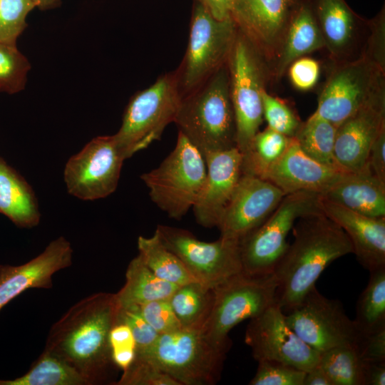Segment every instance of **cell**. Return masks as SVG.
Here are the masks:
<instances>
[{
  "label": "cell",
  "mask_w": 385,
  "mask_h": 385,
  "mask_svg": "<svg viewBox=\"0 0 385 385\" xmlns=\"http://www.w3.org/2000/svg\"><path fill=\"white\" fill-rule=\"evenodd\" d=\"M385 128V93L360 108L337 127L334 155L339 168L355 172L366 165L371 148Z\"/></svg>",
  "instance_id": "obj_18"
},
{
  "label": "cell",
  "mask_w": 385,
  "mask_h": 385,
  "mask_svg": "<svg viewBox=\"0 0 385 385\" xmlns=\"http://www.w3.org/2000/svg\"><path fill=\"white\" fill-rule=\"evenodd\" d=\"M183 328L200 329L206 322L213 302V288L197 282L179 286L169 299Z\"/></svg>",
  "instance_id": "obj_28"
},
{
  "label": "cell",
  "mask_w": 385,
  "mask_h": 385,
  "mask_svg": "<svg viewBox=\"0 0 385 385\" xmlns=\"http://www.w3.org/2000/svg\"><path fill=\"white\" fill-rule=\"evenodd\" d=\"M125 160L113 135L93 138L65 165L68 192L83 200L106 197L118 187Z\"/></svg>",
  "instance_id": "obj_14"
},
{
  "label": "cell",
  "mask_w": 385,
  "mask_h": 385,
  "mask_svg": "<svg viewBox=\"0 0 385 385\" xmlns=\"http://www.w3.org/2000/svg\"><path fill=\"white\" fill-rule=\"evenodd\" d=\"M245 343L257 361H278L304 371L317 365L320 356L288 325L284 313L276 302L250 319Z\"/></svg>",
  "instance_id": "obj_15"
},
{
  "label": "cell",
  "mask_w": 385,
  "mask_h": 385,
  "mask_svg": "<svg viewBox=\"0 0 385 385\" xmlns=\"http://www.w3.org/2000/svg\"><path fill=\"white\" fill-rule=\"evenodd\" d=\"M284 317L292 330L319 354L340 346L356 348L361 337L342 304L322 294L316 286Z\"/></svg>",
  "instance_id": "obj_13"
},
{
  "label": "cell",
  "mask_w": 385,
  "mask_h": 385,
  "mask_svg": "<svg viewBox=\"0 0 385 385\" xmlns=\"http://www.w3.org/2000/svg\"><path fill=\"white\" fill-rule=\"evenodd\" d=\"M318 365L333 385H365L364 361L354 346H340L321 353Z\"/></svg>",
  "instance_id": "obj_34"
},
{
  "label": "cell",
  "mask_w": 385,
  "mask_h": 385,
  "mask_svg": "<svg viewBox=\"0 0 385 385\" xmlns=\"http://www.w3.org/2000/svg\"><path fill=\"white\" fill-rule=\"evenodd\" d=\"M365 385L385 384V361H364Z\"/></svg>",
  "instance_id": "obj_47"
},
{
  "label": "cell",
  "mask_w": 385,
  "mask_h": 385,
  "mask_svg": "<svg viewBox=\"0 0 385 385\" xmlns=\"http://www.w3.org/2000/svg\"><path fill=\"white\" fill-rule=\"evenodd\" d=\"M226 353L200 329L182 328L160 334L135 359L153 364L180 385H212L220 379Z\"/></svg>",
  "instance_id": "obj_4"
},
{
  "label": "cell",
  "mask_w": 385,
  "mask_h": 385,
  "mask_svg": "<svg viewBox=\"0 0 385 385\" xmlns=\"http://www.w3.org/2000/svg\"><path fill=\"white\" fill-rule=\"evenodd\" d=\"M207 167L201 192L192 207L197 222L217 227L222 212L242 174V154L237 147L203 155Z\"/></svg>",
  "instance_id": "obj_19"
},
{
  "label": "cell",
  "mask_w": 385,
  "mask_h": 385,
  "mask_svg": "<svg viewBox=\"0 0 385 385\" xmlns=\"http://www.w3.org/2000/svg\"><path fill=\"white\" fill-rule=\"evenodd\" d=\"M369 273L368 284L358 299L354 319L362 334L385 327V267Z\"/></svg>",
  "instance_id": "obj_32"
},
{
  "label": "cell",
  "mask_w": 385,
  "mask_h": 385,
  "mask_svg": "<svg viewBox=\"0 0 385 385\" xmlns=\"http://www.w3.org/2000/svg\"><path fill=\"white\" fill-rule=\"evenodd\" d=\"M34 7L31 0H0V41L16 44Z\"/></svg>",
  "instance_id": "obj_36"
},
{
  "label": "cell",
  "mask_w": 385,
  "mask_h": 385,
  "mask_svg": "<svg viewBox=\"0 0 385 385\" xmlns=\"http://www.w3.org/2000/svg\"><path fill=\"white\" fill-rule=\"evenodd\" d=\"M237 31L231 17L217 19L201 0L195 1L186 52L176 71L182 97L227 62Z\"/></svg>",
  "instance_id": "obj_9"
},
{
  "label": "cell",
  "mask_w": 385,
  "mask_h": 385,
  "mask_svg": "<svg viewBox=\"0 0 385 385\" xmlns=\"http://www.w3.org/2000/svg\"><path fill=\"white\" fill-rule=\"evenodd\" d=\"M292 230L293 241L273 272L277 283L275 302L284 313L303 300L332 262L353 253L344 231L323 212L299 217Z\"/></svg>",
  "instance_id": "obj_2"
},
{
  "label": "cell",
  "mask_w": 385,
  "mask_h": 385,
  "mask_svg": "<svg viewBox=\"0 0 385 385\" xmlns=\"http://www.w3.org/2000/svg\"><path fill=\"white\" fill-rule=\"evenodd\" d=\"M73 249L65 237L52 240L38 256L19 266L0 265V311L30 288H50L52 276L72 263Z\"/></svg>",
  "instance_id": "obj_20"
},
{
  "label": "cell",
  "mask_w": 385,
  "mask_h": 385,
  "mask_svg": "<svg viewBox=\"0 0 385 385\" xmlns=\"http://www.w3.org/2000/svg\"><path fill=\"white\" fill-rule=\"evenodd\" d=\"M155 232L204 286L212 289L242 272L238 240L220 237L214 242H204L188 230L163 225H158Z\"/></svg>",
  "instance_id": "obj_11"
},
{
  "label": "cell",
  "mask_w": 385,
  "mask_h": 385,
  "mask_svg": "<svg viewBox=\"0 0 385 385\" xmlns=\"http://www.w3.org/2000/svg\"><path fill=\"white\" fill-rule=\"evenodd\" d=\"M206 173L202 154L178 132L174 149L158 167L140 178L151 200L170 218L180 220L195 204Z\"/></svg>",
  "instance_id": "obj_6"
},
{
  "label": "cell",
  "mask_w": 385,
  "mask_h": 385,
  "mask_svg": "<svg viewBox=\"0 0 385 385\" xmlns=\"http://www.w3.org/2000/svg\"><path fill=\"white\" fill-rule=\"evenodd\" d=\"M320 197L371 217H385V183L366 165L343 173Z\"/></svg>",
  "instance_id": "obj_23"
},
{
  "label": "cell",
  "mask_w": 385,
  "mask_h": 385,
  "mask_svg": "<svg viewBox=\"0 0 385 385\" xmlns=\"http://www.w3.org/2000/svg\"><path fill=\"white\" fill-rule=\"evenodd\" d=\"M317 212H322L319 194L302 191L285 195L271 215L240 240L242 272L255 275L273 273L297 220Z\"/></svg>",
  "instance_id": "obj_8"
},
{
  "label": "cell",
  "mask_w": 385,
  "mask_h": 385,
  "mask_svg": "<svg viewBox=\"0 0 385 385\" xmlns=\"http://www.w3.org/2000/svg\"><path fill=\"white\" fill-rule=\"evenodd\" d=\"M384 71L365 55L337 66L320 92L314 113L338 127L385 93Z\"/></svg>",
  "instance_id": "obj_12"
},
{
  "label": "cell",
  "mask_w": 385,
  "mask_h": 385,
  "mask_svg": "<svg viewBox=\"0 0 385 385\" xmlns=\"http://www.w3.org/2000/svg\"><path fill=\"white\" fill-rule=\"evenodd\" d=\"M135 306L142 317L159 334H168L182 329L169 299H159Z\"/></svg>",
  "instance_id": "obj_40"
},
{
  "label": "cell",
  "mask_w": 385,
  "mask_h": 385,
  "mask_svg": "<svg viewBox=\"0 0 385 385\" xmlns=\"http://www.w3.org/2000/svg\"><path fill=\"white\" fill-rule=\"evenodd\" d=\"M356 349L364 361L384 362L385 327L371 333H361Z\"/></svg>",
  "instance_id": "obj_44"
},
{
  "label": "cell",
  "mask_w": 385,
  "mask_h": 385,
  "mask_svg": "<svg viewBox=\"0 0 385 385\" xmlns=\"http://www.w3.org/2000/svg\"><path fill=\"white\" fill-rule=\"evenodd\" d=\"M109 344L113 363L123 372L126 371L136 357V342L130 328L117 320L109 334Z\"/></svg>",
  "instance_id": "obj_39"
},
{
  "label": "cell",
  "mask_w": 385,
  "mask_h": 385,
  "mask_svg": "<svg viewBox=\"0 0 385 385\" xmlns=\"http://www.w3.org/2000/svg\"><path fill=\"white\" fill-rule=\"evenodd\" d=\"M227 66L236 125V147L244 153L263 121L262 93L265 73L262 56L238 29Z\"/></svg>",
  "instance_id": "obj_10"
},
{
  "label": "cell",
  "mask_w": 385,
  "mask_h": 385,
  "mask_svg": "<svg viewBox=\"0 0 385 385\" xmlns=\"http://www.w3.org/2000/svg\"><path fill=\"white\" fill-rule=\"evenodd\" d=\"M366 165L378 179L385 183V128L382 129L374 142Z\"/></svg>",
  "instance_id": "obj_46"
},
{
  "label": "cell",
  "mask_w": 385,
  "mask_h": 385,
  "mask_svg": "<svg viewBox=\"0 0 385 385\" xmlns=\"http://www.w3.org/2000/svg\"><path fill=\"white\" fill-rule=\"evenodd\" d=\"M372 38L370 47L365 56L384 70V9L374 20Z\"/></svg>",
  "instance_id": "obj_45"
},
{
  "label": "cell",
  "mask_w": 385,
  "mask_h": 385,
  "mask_svg": "<svg viewBox=\"0 0 385 385\" xmlns=\"http://www.w3.org/2000/svg\"><path fill=\"white\" fill-rule=\"evenodd\" d=\"M322 34L324 47L334 58L351 50L358 30L359 18L344 0H308Z\"/></svg>",
  "instance_id": "obj_24"
},
{
  "label": "cell",
  "mask_w": 385,
  "mask_h": 385,
  "mask_svg": "<svg viewBox=\"0 0 385 385\" xmlns=\"http://www.w3.org/2000/svg\"><path fill=\"white\" fill-rule=\"evenodd\" d=\"M277 286L274 273L255 275L241 272L228 278L213 288L212 308L201 332L213 344L227 352L231 329L273 304Z\"/></svg>",
  "instance_id": "obj_5"
},
{
  "label": "cell",
  "mask_w": 385,
  "mask_h": 385,
  "mask_svg": "<svg viewBox=\"0 0 385 385\" xmlns=\"http://www.w3.org/2000/svg\"><path fill=\"white\" fill-rule=\"evenodd\" d=\"M118 310L115 294L83 298L52 326L44 350L75 368L90 384L101 382L113 364L109 334Z\"/></svg>",
  "instance_id": "obj_1"
},
{
  "label": "cell",
  "mask_w": 385,
  "mask_h": 385,
  "mask_svg": "<svg viewBox=\"0 0 385 385\" xmlns=\"http://www.w3.org/2000/svg\"><path fill=\"white\" fill-rule=\"evenodd\" d=\"M31 65L16 44L0 41V91L15 94L26 86Z\"/></svg>",
  "instance_id": "obj_35"
},
{
  "label": "cell",
  "mask_w": 385,
  "mask_h": 385,
  "mask_svg": "<svg viewBox=\"0 0 385 385\" xmlns=\"http://www.w3.org/2000/svg\"><path fill=\"white\" fill-rule=\"evenodd\" d=\"M298 0H235L230 17L262 57L277 55Z\"/></svg>",
  "instance_id": "obj_17"
},
{
  "label": "cell",
  "mask_w": 385,
  "mask_h": 385,
  "mask_svg": "<svg viewBox=\"0 0 385 385\" xmlns=\"http://www.w3.org/2000/svg\"><path fill=\"white\" fill-rule=\"evenodd\" d=\"M323 47L324 42L309 1L298 0L277 53V76L296 59Z\"/></svg>",
  "instance_id": "obj_25"
},
{
  "label": "cell",
  "mask_w": 385,
  "mask_h": 385,
  "mask_svg": "<svg viewBox=\"0 0 385 385\" xmlns=\"http://www.w3.org/2000/svg\"><path fill=\"white\" fill-rule=\"evenodd\" d=\"M343 173L308 156L292 138L281 158L263 175L285 195L325 191Z\"/></svg>",
  "instance_id": "obj_21"
},
{
  "label": "cell",
  "mask_w": 385,
  "mask_h": 385,
  "mask_svg": "<svg viewBox=\"0 0 385 385\" xmlns=\"http://www.w3.org/2000/svg\"><path fill=\"white\" fill-rule=\"evenodd\" d=\"M320 198L323 213L344 231L359 264L369 272L385 267V217L365 216Z\"/></svg>",
  "instance_id": "obj_22"
},
{
  "label": "cell",
  "mask_w": 385,
  "mask_h": 385,
  "mask_svg": "<svg viewBox=\"0 0 385 385\" xmlns=\"http://www.w3.org/2000/svg\"><path fill=\"white\" fill-rule=\"evenodd\" d=\"M212 15L217 19L222 20L230 17L235 0H201Z\"/></svg>",
  "instance_id": "obj_48"
},
{
  "label": "cell",
  "mask_w": 385,
  "mask_h": 385,
  "mask_svg": "<svg viewBox=\"0 0 385 385\" xmlns=\"http://www.w3.org/2000/svg\"><path fill=\"white\" fill-rule=\"evenodd\" d=\"M174 123L202 155L236 147L227 62L182 97Z\"/></svg>",
  "instance_id": "obj_3"
},
{
  "label": "cell",
  "mask_w": 385,
  "mask_h": 385,
  "mask_svg": "<svg viewBox=\"0 0 385 385\" xmlns=\"http://www.w3.org/2000/svg\"><path fill=\"white\" fill-rule=\"evenodd\" d=\"M303 385H333L332 381L317 364L306 371Z\"/></svg>",
  "instance_id": "obj_49"
},
{
  "label": "cell",
  "mask_w": 385,
  "mask_h": 385,
  "mask_svg": "<svg viewBox=\"0 0 385 385\" xmlns=\"http://www.w3.org/2000/svg\"><path fill=\"white\" fill-rule=\"evenodd\" d=\"M138 249L145 264L161 279L178 286L196 282L181 260L164 245L155 232L150 237L139 236Z\"/></svg>",
  "instance_id": "obj_30"
},
{
  "label": "cell",
  "mask_w": 385,
  "mask_h": 385,
  "mask_svg": "<svg viewBox=\"0 0 385 385\" xmlns=\"http://www.w3.org/2000/svg\"><path fill=\"white\" fill-rule=\"evenodd\" d=\"M284 195L271 182L242 173L220 219V237L240 240L271 215Z\"/></svg>",
  "instance_id": "obj_16"
},
{
  "label": "cell",
  "mask_w": 385,
  "mask_h": 385,
  "mask_svg": "<svg viewBox=\"0 0 385 385\" xmlns=\"http://www.w3.org/2000/svg\"><path fill=\"white\" fill-rule=\"evenodd\" d=\"M0 385H90V383L67 362L44 350L27 373L14 379H0Z\"/></svg>",
  "instance_id": "obj_29"
},
{
  "label": "cell",
  "mask_w": 385,
  "mask_h": 385,
  "mask_svg": "<svg viewBox=\"0 0 385 385\" xmlns=\"http://www.w3.org/2000/svg\"><path fill=\"white\" fill-rule=\"evenodd\" d=\"M0 213L21 228H32L38 225L41 218L33 188L1 157Z\"/></svg>",
  "instance_id": "obj_26"
},
{
  "label": "cell",
  "mask_w": 385,
  "mask_h": 385,
  "mask_svg": "<svg viewBox=\"0 0 385 385\" xmlns=\"http://www.w3.org/2000/svg\"><path fill=\"white\" fill-rule=\"evenodd\" d=\"M336 132L337 127L334 124L314 113L301 123L294 138L308 156L342 171L337 165L334 155Z\"/></svg>",
  "instance_id": "obj_31"
},
{
  "label": "cell",
  "mask_w": 385,
  "mask_h": 385,
  "mask_svg": "<svg viewBox=\"0 0 385 385\" xmlns=\"http://www.w3.org/2000/svg\"><path fill=\"white\" fill-rule=\"evenodd\" d=\"M35 6L41 9L48 8L53 6L58 0H31Z\"/></svg>",
  "instance_id": "obj_50"
},
{
  "label": "cell",
  "mask_w": 385,
  "mask_h": 385,
  "mask_svg": "<svg viewBox=\"0 0 385 385\" xmlns=\"http://www.w3.org/2000/svg\"><path fill=\"white\" fill-rule=\"evenodd\" d=\"M250 385H303L306 371L274 361H260Z\"/></svg>",
  "instance_id": "obj_38"
},
{
  "label": "cell",
  "mask_w": 385,
  "mask_h": 385,
  "mask_svg": "<svg viewBox=\"0 0 385 385\" xmlns=\"http://www.w3.org/2000/svg\"><path fill=\"white\" fill-rule=\"evenodd\" d=\"M179 287L157 277L138 254L128 264L123 287L115 294L119 307L169 299Z\"/></svg>",
  "instance_id": "obj_27"
},
{
  "label": "cell",
  "mask_w": 385,
  "mask_h": 385,
  "mask_svg": "<svg viewBox=\"0 0 385 385\" xmlns=\"http://www.w3.org/2000/svg\"><path fill=\"white\" fill-rule=\"evenodd\" d=\"M292 138L267 128L258 132L242 154V171L262 178L284 154Z\"/></svg>",
  "instance_id": "obj_33"
},
{
  "label": "cell",
  "mask_w": 385,
  "mask_h": 385,
  "mask_svg": "<svg viewBox=\"0 0 385 385\" xmlns=\"http://www.w3.org/2000/svg\"><path fill=\"white\" fill-rule=\"evenodd\" d=\"M117 320L130 328L136 342V354L149 348L160 335L142 317L135 306L119 307Z\"/></svg>",
  "instance_id": "obj_42"
},
{
  "label": "cell",
  "mask_w": 385,
  "mask_h": 385,
  "mask_svg": "<svg viewBox=\"0 0 385 385\" xmlns=\"http://www.w3.org/2000/svg\"><path fill=\"white\" fill-rule=\"evenodd\" d=\"M263 118L267 123V128L280 133L289 138H294L301 122L284 101L270 95L265 89L262 93Z\"/></svg>",
  "instance_id": "obj_37"
},
{
  "label": "cell",
  "mask_w": 385,
  "mask_h": 385,
  "mask_svg": "<svg viewBox=\"0 0 385 385\" xmlns=\"http://www.w3.org/2000/svg\"><path fill=\"white\" fill-rule=\"evenodd\" d=\"M118 385H180L166 373L153 364L135 359L116 383Z\"/></svg>",
  "instance_id": "obj_41"
},
{
  "label": "cell",
  "mask_w": 385,
  "mask_h": 385,
  "mask_svg": "<svg viewBox=\"0 0 385 385\" xmlns=\"http://www.w3.org/2000/svg\"><path fill=\"white\" fill-rule=\"evenodd\" d=\"M292 86L302 91L315 86L320 75V66L317 61L309 57H300L287 68Z\"/></svg>",
  "instance_id": "obj_43"
},
{
  "label": "cell",
  "mask_w": 385,
  "mask_h": 385,
  "mask_svg": "<svg viewBox=\"0 0 385 385\" xmlns=\"http://www.w3.org/2000/svg\"><path fill=\"white\" fill-rule=\"evenodd\" d=\"M181 99L176 71L160 76L130 99L113 135L125 160L160 139L165 127L174 122Z\"/></svg>",
  "instance_id": "obj_7"
}]
</instances>
